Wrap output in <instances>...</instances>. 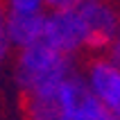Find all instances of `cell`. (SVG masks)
<instances>
[{"mask_svg":"<svg viewBox=\"0 0 120 120\" xmlns=\"http://www.w3.org/2000/svg\"><path fill=\"white\" fill-rule=\"evenodd\" d=\"M5 23H7V9L0 5V61H5L9 50H11V43L7 39V25Z\"/></svg>","mask_w":120,"mask_h":120,"instance_id":"9c48e42d","label":"cell"},{"mask_svg":"<svg viewBox=\"0 0 120 120\" xmlns=\"http://www.w3.org/2000/svg\"><path fill=\"white\" fill-rule=\"evenodd\" d=\"M7 39L14 48H30L43 39V27H45V11L39 14H16L7 11Z\"/></svg>","mask_w":120,"mask_h":120,"instance_id":"8992f818","label":"cell"},{"mask_svg":"<svg viewBox=\"0 0 120 120\" xmlns=\"http://www.w3.org/2000/svg\"><path fill=\"white\" fill-rule=\"evenodd\" d=\"M82 14V18L91 34V48L111 45L118 32L120 11L107 0H79L73 7Z\"/></svg>","mask_w":120,"mask_h":120,"instance_id":"277c9868","label":"cell"},{"mask_svg":"<svg viewBox=\"0 0 120 120\" xmlns=\"http://www.w3.org/2000/svg\"><path fill=\"white\" fill-rule=\"evenodd\" d=\"M41 41L70 57L79 52L82 48H91L88 27L77 9H52L50 14H45V27Z\"/></svg>","mask_w":120,"mask_h":120,"instance_id":"7a4b0ae2","label":"cell"},{"mask_svg":"<svg viewBox=\"0 0 120 120\" xmlns=\"http://www.w3.org/2000/svg\"><path fill=\"white\" fill-rule=\"evenodd\" d=\"M113 41H116V43H120V23H118V32H116V39Z\"/></svg>","mask_w":120,"mask_h":120,"instance_id":"30bf717a","label":"cell"},{"mask_svg":"<svg viewBox=\"0 0 120 120\" xmlns=\"http://www.w3.org/2000/svg\"><path fill=\"white\" fill-rule=\"evenodd\" d=\"M75 75L73 57L43 41L23 48L16 59V82L25 95H52Z\"/></svg>","mask_w":120,"mask_h":120,"instance_id":"6da1fadb","label":"cell"},{"mask_svg":"<svg viewBox=\"0 0 120 120\" xmlns=\"http://www.w3.org/2000/svg\"><path fill=\"white\" fill-rule=\"evenodd\" d=\"M48 7V0H7V11L16 14H39Z\"/></svg>","mask_w":120,"mask_h":120,"instance_id":"ba28073f","label":"cell"},{"mask_svg":"<svg viewBox=\"0 0 120 120\" xmlns=\"http://www.w3.org/2000/svg\"><path fill=\"white\" fill-rule=\"evenodd\" d=\"M84 82L88 91L120 118V66H116L111 59H95L88 66Z\"/></svg>","mask_w":120,"mask_h":120,"instance_id":"5b68a950","label":"cell"},{"mask_svg":"<svg viewBox=\"0 0 120 120\" xmlns=\"http://www.w3.org/2000/svg\"><path fill=\"white\" fill-rule=\"evenodd\" d=\"M59 102L64 109L61 120H120L88 91L86 82L77 75L59 88Z\"/></svg>","mask_w":120,"mask_h":120,"instance_id":"3957f363","label":"cell"},{"mask_svg":"<svg viewBox=\"0 0 120 120\" xmlns=\"http://www.w3.org/2000/svg\"><path fill=\"white\" fill-rule=\"evenodd\" d=\"M23 113L25 120H61L64 109L59 102V91L52 95H25Z\"/></svg>","mask_w":120,"mask_h":120,"instance_id":"52a82bcc","label":"cell"}]
</instances>
